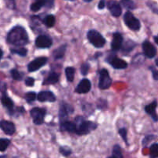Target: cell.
<instances>
[{
  "label": "cell",
  "instance_id": "cell-1",
  "mask_svg": "<svg viewBox=\"0 0 158 158\" xmlns=\"http://www.w3.org/2000/svg\"><path fill=\"white\" fill-rule=\"evenodd\" d=\"M6 40L9 44L15 46H24L29 43V36L24 28L16 26L9 31Z\"/></svg>",
  "mask_w": 158,
  "mask_h": 158
},
{
  "label": "cell",
  "instance_id": "cell-2",
  "mask_svg": "<svg viewBox=\"0 0 158 158\" xmlns=\"http://www.w3.org/2000/svg\"><path fill=\"white\" fill-rule=\"evenodd\" d=\"M74 123L76 124L75 134L79 136L87 135L92 131H94L98 127L96 123L89 121V120H85L83 117H80V116L76 117Z\"/></svg>",
  "mask_w": 158,
  "mask_h": 158
},
{
  "label": "cell",
  "instance_id": "cell-3",
  "mask_svg": "<svg viewBox=\"0 0 158 158\" xmlns=\"http://www.w3.org/2000/svg\"><path fill=\"white\" fill-rule=\"evenodd\" d=\"M88 41L95 48H102L105 45L106 40L102 34L95 29H90L87 33Z\"/></svg>",
  "mask_w": 158,
  "mask_h": 158
},
{
  "label": "cell",
  "instance_id": "cell-4",
  "mask_svg": "<svg viewBox=\"0 0 158 158\" xmlns=\"http://www.w3.org/2000/svg\"><path fill=\"white\" fill-rule=\"evenodd\" d=\"M123 20L125 24L128 28H129L131 30L138 31L139 30L141 27L140 22L138 19L134 16L133 13L130 11H127L123 15Z\"/></svg>",
  "mask_w": 158,
  "mask_h": 158
},
{
  "label": "cell",
  "instance_id": "cell-5",
  "mask_svg": "<svg viewBox=\"0 0 158 158\" xmlns=\"http://www.w3.org/2000/svg\"><path fill=\"white\" fill-rule=\"evenodd\" d=\"M46 114V110L44 108L34 107L30 110V115L36 125H40L43 123Z\"/></svg>",
  "mask_w": 158,
  "mask_h": 158
},
{
  "label": "cell",
  "instance_id": "cell-6",
  "mask_svg": "<svg viewBox=\"0 0 158 158\" xmlns=\"http://www.w3.org/2000/svg\"><path fill=\"white\" fill-rule=\"evenodd\" d=\"M112 79L107 69H102L99 72V87L101 89H107L111 86Z\"/></svg>",
  "mask_w": 158,
  "mask_h": 158
},
{
  "label": "cell",
  "instance_id": "cell-7",
  "mask_svg": "<svg viewBox=\"0 0 158 158\" xmlns=\"http://www.w3.org/2000/svg\"><path fill=\"white\" fill-rule=\"evenodd\" d=\"M47 61L48 59L45 56L37 57V58L34 59L33 60H32V61L28 64V71H29V73H33L34 72V71L38 70L39 69L43 67L44 65H46Z\"/></svg>",
  "mask_w": 158,
  "mask_h": 158
},
{
  "label": "cell",
  "instance_id": "cell-8",
  "mask_svg": "<svg viewBox=\"0 0 158 158\" xmlns=\"http://www.w3.org/2000/svg\"><path fill=\"white\" fill-rule=\"evenodd\" d=\"M73 112H74V108L71 105L65 103H62L60 106V110H59V121H60V123L67 121L68 115L70 114H72Z\"/></svg>",
  "mask_w": 158,
  "mask_h": 158
},
{
  "label": "cell",
  "instance_id": "cell-9",
  "mask_svg": "<svg viewBox=\"0 0 158 158\" xmlns=\"http://www.w3.org/2000/svg\"><path fill=\"white\" fill-rule=\"evenodd\" d=\"M53 44L52 40L49 35H40L37 37L35 40V45L40 49H46L50 48Z\"/></svg>",
  "mask_w": 158,
  "mask_h": 158
},
{
  "label": "cell",
  "instance_id": "cell-10",
  "mask_svg": "<svg viewBox=\"0 0 158 158\" xmlns=\"http://www.w3.org/2000/svg\"><path fill=\"white\" fill-rule=\"evenodd\" d=\"M107 61H108V63H109V64H111V66H112L114 69H125V68H127V66H128V64H127V63L125 60L118 58V57L115 55L109 56L108 58L107 59Z\"/></svg>",
  "mask_w": 158,
  "mask_h": 158
},
{
  "label": "cell",
  "instance_id": "cell-11",
  "mask_svg": "<svg viewBox=\"0 0 158 158\" xmlns=\"http://www.w3.org/2000/svg\"><path fill=\"white\" fill-rule=\"evenodd\" d=\"M54 0H36L35 2L30 6V9L33 12H37L42 7L50 9L54 6Z\"/></svg>",
  "mask_w": 158,
  "mask_h": 158
},
{
  "label": "cell",
  "instance_id": "cell-12",
  "mask_svg": "<svg viewBox=\"0 0 158 158\" xmlns=\"http://www.w3.org/2000/svg\"><path fill=\"white\" fill-rule=\"evenodd\" d=\"M143 50V53L147 58H153V57L156 56V49L155 48V46L152 44L151 43H150L149 41L146 40L143 43L142 45Z\"/></svg>",
  "mask_w": 158,
  "mask_h": 158
},
{
  "label": "cell",
  "instance_id": "cell-13",
  "mask_svg": "<svg viewBox=\"0 0 158 158\" xmlns=\"http://www.w3.org/2000/svg\"><path fill=\"white\" fill-rule=\"evenodd\" d=\"M107 7L112 16L119 17L122 14V8L119 3L116 1H114V0L108 1L107 3Z\"/></svg>",
  "mask_w": 158,
  "mask_h": 158
},
{
  "label": "cell",
  "instance_id": "cell-14",
  "mask_svg": "<svg viewBox=\"0 0 158 158\" xmlns=\"http://www.w3.org/2000/svg\"><path fill=\"white\" fill-rule=\"evenodd\" d=\"M91 88V83L89 80L88 79H82L79 83L77 84V87L75 89V92L77 94H87L90 91Z\"/></svg>",
  "mask_w": 158,
  "mask_h": 158
},
{
  "label": "cell",
  "instance_id": "cell-15",
  "mask_svg": "<svg viewBox=\"0 0 158 158\" xmlns=\"http://www.w3.org/2000/svg\"><path fill=\"white\" fill-rule=\"evenodd\" d=\"M0 128L6 135L12 136L15 134V127L13 123L8 120H1L0 121Z\"/></svg>",
  "mask_w": 158,
  "mask_h": 158
},
{
  "label": "cell",
  "instance_id": "cell-16",
  "mask_svg": "<svg viewBox=\"0 0 158 158\" xmlns=\"http://www.w3.org/2000/svg\"><path fill=\"white\" fill-rule=\"evenodd\" d=\"M122 43H123V37H122V34L118 32H115L113 34V38L111 43L112 50L114 52L119 50L122 47Z\"/></svg>",
  "mask_w": 158,
  "mask_h": 158
},
{
  "label": "cell",
  "instance_id": "cell-17",
  "mask_svg": "<svg viewBox=\"0 0 158 158\" xmlns=\"http://www.w3.org/2000/svg\"><path fill=\"white\" fill-rule=\"evenodd\" d=\"M37 100L40 102H53L56 101V97L51 91H41L37 94Z\"/></svg>",
  "mask_w": 158,
  "mask_h": 158
},
{
  "label": "cell",
  "instance_id": "cell-18",
  "mask_svg": "<svg viewBox=\"0 0 158 158\" xmlns=\"http://www.w3.org/2000/svg\"><path fill=\"white\" fill-rule=\"evenodd\" d=\"M1 102L2 103L3 106H5V107L9 110V114L13 115L14 103L12 100V99L9 98V96H8L7 94L6 93V91H3L2 95L1 97Z\"/></svg>",
  "mask_w": 158,
  "mask_h": 158
},
{
  "label": "cell",
  "instance_id": "cell-19",
  "mask_svg": "<svg viewBox=\"0 0 158 158\" xmlns=\"http://www.w3.org/2000/svg\"><path fill=\"white\" fill-rule=\"evenodd\" d=\"M156 106H157V102L154 100L151 103L145 106V112L147 114H149L154 121H158V117L156 113Z\"/></svg>",
  "mask_w": 158,
  "mask_h": 158
},
{
  "label": "cell",
  "instance_id": "cell-20",
  "mask_svg": "<svg viewBox=\"0 0 158 158\" xmlns=\"http://www.w3.org/2000/svg\"><path fill=\"white\" fill-rule=\"evenodd\" d=\"M60 129L61 131H67L69 133H75L76 124L74 122L65 121L64 123H60Z\"/></svg>",
  "mask_w": 158,
  "mask_h": 158
},
{
  "label": "cell",
  "instance_id": "cell-21",
  "mask_svg": "<svg viewBox=\"0 0 158 158\" xmlns=\"http://www.w3.org/2000/svg\"><path fill=\"white\" fill-rule=\"evenodd\" d=\"M59 80V74L55 72H51L48 77L43 80V85H52L55 84Z\"/></svg>",
  "mask_w": 158,
  "mask_h": 158
},
{
  "label": "cell",
  "instance_id": "cell-22",
  "mask_svg": "<svg viewBox=\"0 0 158 158\" xmlns=\"http://www.w3.org/2000/svg\"><path fill=\"white\" fill-rule=\"evenodd\" d=\"M67 49V45H62V46H59L58 48L54 50L53 52V56L55 60H60V59L63 58L64 56L65 52Z\"/></svg>",
  "mask_w": 158,
  "mask_h": 158
},
{
  "label": "cell",
  "instance_id": "cell-23",
  "mask_svg": "<svg viewBox=\"0 0 158 158\" xmlns=\"http://www.w3.org/2000/svg\"><path fill=\"white\" fill-rule=\"evenodd\" d=\"M136 46V43H134L132 40H127L125 43H122V46L121 47V49H122L123 52L125 53H128V52H131L132 50L133 49V48Z\"/></svg>",
  "mask_w": 158,
  "mask_h": 158
},
{
  "label": "cell",
  "instance_id": "cell-24",
  "mask_svg": "<svg viewBox=\"0 0 158 158\" xmlns=\"http://www.w3.org/2000/svg\"><path fill=\"white\" fill-rule=\"evenodd\" d=\"M43 24L48 28H51L55 25V22H56V19L55 16L54 15H48L43 19Z\"/></svg>",
  "mask_w": 158,
  "mask_h": 158
},
{
  "label": "cell",
  "instance_id": "cell-25",
  "mask_svg": "<svg viewBox=\"0 0 158 158\" xmlns=\"http://www.w3.org/2000/svg\"><path fill=\"white\" fill-rule=\"evenodd\" d=\"M10 51L12 53L16 54L20 56H26V54H27V49L23 46H16L15 48H12Z\"/></svg>",
  "mask_w": 158,
  "mask_h": 158
},
{
  "label": "cell",
  "instance_id": "cell-26",
  "mask_svg": "<svg viewBox=\"0 0 158 158\" xmlns=\"http://www.w3.org/2000/svg\"><path fill=\"white\" fill-rule=\"evenodd\" d=\"M74 74H75V69L74 68L69 66V67H67L65 69V75H66L67 80L70 83L74 81Z\"/></svg>",
  "mask_w": 158,
  "mask_h": 158
},
{
  "label": "cell",
  "instance_id": "cell-27",
  "mask_svg": "<svg viewBox=\"0 0 158 158\" xmlns=\"http://www.w3.org/2000/svg\"><path fill=\"white\" fill-rule=\"evenodd\" d=\"M121 5L128 10H133L136 8V5L133 0H121Z\"/></svg>",
  "mask_w": 158,
  "mask_h": 158
},
{
  "label": "cell",
  "instance_id": "cell-28",
  "mask_svg": "<svg viewBox=\"0 0 158 158\" xmlns=\"http://www.w3.org/2000/svg\"><path fill=\"white\" fill-rule=\"evenodd\" d=\"M37 99V94L35 92H28L25 94V100L28 103H31Z\"/></svg>",
  "mask_w": 158,
  "mask_h": 158
},
{
  "label": "cell",
  "instance_id": "cell-29",
  "mask_svg": "<svg viewBox=\"0 0 158 158\" xmlns=\"http://www.w3.org/2000/svg\"><path fill=\"white\" fill-rule=\"evenodd\" d=\"M150 157H158V143H153V144L151 145L150 148Z\"/></svg>",
  "mask_w": 158,
  "mask_h": 158
},
{
  "label": "cell",
  "instance_id": "cell-30",
  "mask_svg": "<svg viewBox=\"0 0 158 158\" xmlns=\"http://www.w3.org/2000/svg\"><path fill=\"white\" fill-rule=\"evenodd\" d=\"M112 157L115 158H123L122 150L119 145H115L112 150Z\"/></svg>",
  "mask_w": 158,
  "mask_h": 158
},
{
  "label": "cell",
  "instance_id": "cell-31",
  "mask_svg": "<svg viewBox=\"0 0 158 158\" xmlns=\"http://www.w3.org/2000/svg\"><path fill=\"white\" fill-rule=\"evenodd\" d=\"M10 144V140L9 139L2 138L0 139V151L3 152L8 148V147Z\"/></svg>",
  "mask_w": 158,
  "mask_h": 158
},
{
  "label": "cell",
  "instance_id": "cell-32",
  "mask_svg": "<svg viewBox=\"0 0 158 158\" xmlns=\"http://www.w3.org/2000/svg\"><path fill=\"white\" fill-rule=\"evenodd\" d=\"M10 74H11V76H12V77L13 80H18V81L21 80L22 79H23V74H22L20 72H19V71L15 69H12V70L10 71Z\"/></svg>",
  "mask_w": 158,
  "mask_h": 158
},
{
  "label": "cell",
  "instance_id": "cell-33",
  "mask_svg": "<svg viewBox=\"0 0 158 158\" xmlns=\"http://www.w3.org/2000/svg\"><path fill=\"white\" fill-rule=\"evenodd\" d=\"M59 151H60V154L63 156H64V157H68V156H70L72 154V151H71V148H68V147L67 146L60 147V148H59Z\"/></svg>",
  "mask_w": 158,
  "mask_h": 158
},
{
  "label": "cell",
  "instance_id": "cell-34",
  "mask_svg": "<svg viewBox=\"0 0 158 158\" xmlns=\"http://www.w3.org/2000/svg\"><path fill=\"white\" fill-rule=\"evenodd\" d=\"M119 134L120 137L122 138V140H124V142L128 145V141H127V130L125 128H120L119 130Z\"/></svg>",
  "mask_w": 158,
  "mask_h": 158
},
{
  "label": "cell",
  "instance_id": "cell-35",
  "mask_svg": "<svg viewBox=\"0 0 158 158\" xmlns=\"http://www.w3.org/2000/svg\"><path fill=\"white\" fill-rule=\"evenodd\" d=\"M90 69V65L88 63H84L81 66V73L83 76H86L88 74V71Z\"/></svg>",
  "mask_w": 158,
  "mask_h": 158
},
{
  "label": "cell",
  "instance_id": "cell-36",
  "mask_svg": "<svg viewBox=\"0 0 158 158\" xmlns=\"http://www.w3.org/2000/svg\"><path fill=\"white\" fill-rule=\"evenodd\" d=\"M147 4V6H149V8H150V9H151L154 13L158 14V6L156 4V3L152 2H148Z\"/></svg>",
  "mask_w": 158,
  "mask_h": 158
},
{
  "label": "cell",
  "instance_id": "cell-37",
  "mask_svg": "<svg viewBox=\"0 0 158 158\" xmlns=\"http://www.w3.org/2000/svg\"><path fill=\"white\" fill-rule=\"evenodd\" d=\"M34 83H35V80L32 77H27V78L25 80V84L27 86H29V87H32V86H34Z\"/></svg>",
  "mask_w": 158,
  "mask_h": 158
},
{
  "label": "cell",
  "instance_id": "cell-38",
  "mask_svg": "<svg viewBox=\"0 0 158 158\" xmlns=\"http://www.w3.org/2000/svg\"><path fill=\"white\" fill-rule=\"evenodd\" d=\"M6 2V6L11 9H14L15 7V0H4Z\"/></svg>",
  "mask_w": 158,
  "mask_h": 158
},
{
  "label": "cell",
  "instance_id": "cell-39",
  "mask_svg": "<svg viewBox=\"0 0 158 158\" xmlns=\"http://www.w3.org/2000/svg\"><path fill=\"white\" fill-rule=\"evenodd\" d=\"M154 138H155V136L153 135L147 136V137L143 139V146H146V145L148 144V143H150L151 140H153Z\"/></svg>",
  "mask_w": 158,
  "mask_h": 158
},
{
  "label": "cell",
  "instance_id": "cell-40",
  "mask_svg": "<svg viewBox=\"0 0 158 158\" xmlns=\"http://www.w3.org/2000/svg\"><path fill=\"white\" fill-rule=\"evenodd\" d=\"M101 105H102V106L100 107V109H104V108L106 107V106H107L106 100H102V99H100V100H99V101H98V107H99Z\"/></svg>",
  "mask_w": 158,
  "mask_h": 158
},
{
  "label": "cell",
  "instance_id": "cell-41",
  "mask_svg": "<svg viewBox=\"0 0 158 158\" xmlns=\"http://www.w3.org/2000/svg\"><path fill=\"white\" fill-rule=\"evenodd\" d=\"M150 69L152 71V75H153V78L155 80H158V70L155 69L154 68L150 67Z\"/></svg>",
  "mask_w": 158,
  "mask_h": 158
},
{
  "label": "cell",
  "instance_id": "cell-42",
  "mask_svg": "<svg viewBox=\"0 0 158 158\" xmlns=\"http://www.w3.org/2000/svg\"><path fill=\"white\" fill-rule=\"evenodd\" d=\"M153 40H154L155 43H156V44L158 45V35H157V36H154V37H153Z\"/></svg>",
  "mask_w": 158,
  "mask_h": 158
},
{
  "label": "cell",
  "instance_id": "cell-43",
  "mask_svg": "<svg viewBox=\"0 0 158 158\" xmlns=\"http://www.w3.org/2000/svg\"><path fill=\"white\" fill-rule=\"evenodd\" d=\"M2 56H3V52H2V49H0V59H1L2 57Z\"/></svg>",
  "mask_w": 158,
  "mask_h": 158
},
{
  "label": "cell",
  "instance_id": "cell-44",
  "mask_svg": "<svg viewBox=\"0 0 158 158\" xmlns=\"http://www.w3.org/2000/svg\"><path fill=\"white\" fill-rule=\"evenodd\" d=\"M0 158H8V157L6 155H1L0 156Z\"/></svg>",
  "mask_w": 158,
  "mask_h": 158
},
{
  "label": "cell",
  "instance_id": "cell-45",
  "mask_svg": "<svg viewBox=\"0 0 158 158\" xmlns=\"http://www.w3.org/2000/svg\"><path fill=\"white\" fill-rule=\"evenodd\" d=\"M84 2H91L92 0H83Z\"/></svg>",
  "mask_w": 158,
  "mask_h": 158
},
{
  "label": "cell",
  "instance_id": "cell-46",
  "mask_svg": "<svg viewBox=\"0 0 158 158\" xmlns=\"http://www.w3.org/2000/svg\"><path fill=\"white\" fill-rule=\"evenodd\" d=\"M155 63H156V66H158V59H156V61H155Z\"/></svg>",
  "mask_w": 158,
  "mask_h": 158
},
{
  "label": "cell",
  "instance_id": "cell-47",
  "mask_svg": "<svg viewBox=\"0 0 158 158\" xmlns=\"http://www.w3.org/2000/svg\"><path fill=\"white\" fill-rule=\"evenodd\" d=\"M108 158H115L114 157H112H112H108Z\"/></svg>",
  "mask_w": 158,
  "mask_h": 158
},
{
  "label": "cell",
  "instance_id": "cell-48",
  "mask_svg": "<svg viewBox=\"0 0 158 158\" xmlns=\"http://www.w3.org/2000/svg\"><path fill=\"white\" fill-rule=\"evenodd\" d=\"M68 1H74V0H68Z\"/></svg>",
  "mask_w": 158,
  "mask_h": 158
}]
</instances>
